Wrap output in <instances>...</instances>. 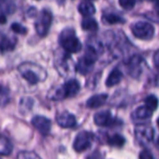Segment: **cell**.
<instances>
[{
    "instance_id": "obj_4",
    "label": "cell",
    "mask_w": 159,
    "mask_h": 159,
    "mask_svg": "<svg viewBox=\"0 0 159 159\" xmlns=\"http://www.w3.org/2000/svg\"><path fill=\"white\" fill-rule=\"evenodd\" d=\"M132 34L139 39L150 40L154 36V27L148 22H137L131 26Z\"/></svg>"
},
{
    "instance_id": "obj_1",
    "label": "cell",
    "mask_w": 159,
    "mask_h": 159,
    "mask_svg": "<svg viewBox=\"0 0 159 159\" xmlns=\"http://www.w3.org/2000/svg\"><path fill=\"white\" fill-rule=\"evenodd\" d=\"M18 69L23 78L30 84H37L47 78L46 71L41 66L32 63H23L18 66Z\"/></svg>"
},
{
    "instance_id": "obj_7",
    "label": "cell",
    "mask_w": 159,
    "mask_h": 159,
    "mask_svg": "<svg viewBox=\"0 0 159 159\" xmlns=\"http://www.w3.org/2000/svg\"><path fill=\"white\" fill-rule=\"evenodd\" d=\"M94 122L97 125L103 127L113 126L119 123V121L112 116L110 111H102L96 113L94 116Z\"/></svg>"
},
{
    "instance_id": "obj_3",
    "label": "cell",
    "mask_w": 159,
    "mask_h": 159,
    "mask_svg": "<svg viewBox=\"0 0 159 159\" xmlns=\"http://www.w3.org/2000/svg\"><path fill=\"white\" fill-rule=\"evenodd\" d=\"M52 14L48 10H43L39 12V14L37 17L36 23H35V28L40 37H45L49 29L52 25Z\"/></svg>"
},
{
    "instance_id": "obj_33",
    "label": "cell",
    "mask_w": 159,
    "mask_h": 159,
    "mask_svg": "<svg viewBox=\"0 0 159 159\" xmlns=\"http://www.w3.org/2000/svg\"><path fill=\"white\" fill-rule=\"evenodd\" d=\"M156 4H155V11H156V13L159 15V0L157 2H155Z\"/></svg>"
},
{
    "instance_id": "obj_12",
    "label": "cell",
    "mask_w": 159,
    "mask_h": 159,
    "mask_svg": "<svg viewBox=\"0 0 159 159\" xmlns=\"http://www.w3.org/2000/svg\"><path fill=\"white\" fill-rule=\"evenodd\" d=\"M108 99V95L106 94H98L91 97L87 102H86V107L89 109H98L101 106H103Z\"/></svg>"
},
{
    "instance_id": "obj_26",
    "label": "cell",
    "mask_w": 159,
    "mask_h": 159,
    "mask_svg": "<svg viewBox=\"0 0 159 159\" xmlns=\"http://www.w3.org/2000/svg\"><path fill=\"white\" fill-rule=\"evenodd\" d=\"M17 159H41L39 154L32 151H24L18 153Z\"/></svg>"
},
{
    "instance_id": "obj_9",
    "label": "cell",
    "mask_w": 159,
    "mask_h": 159,
    "mask_svg": "<svg viewBox=\"0 0 159 159\" xmlns=\"http://www.w3.org/2000/svg\"><path fill=\"white\" fill-rule=\"evenodd\" d=\"M56 122L63 128H73L77 125L76 117L67 111L59 113L56 117Z\"/></svg>"
},
{
    "instance_id": "obj_17",
    "label": "cell",
    "mask_w": 159,
    "mask_h": 159,
    "mask_svg": "<svg viewBox=\"0 0 159 159\" xmlns=\"http://www.w3.org/2000/svg\"><path fill=\"white\" fill-rule=\"evenodd\" d=\"M94 66V63L87 60L85 57H82L81 59L79 60L78 64H77V66H76V69L79 73L81 74H88L91 70H92V67Z\"/></svg>"
},
{
    "instance_id": "obj_14",
    "label": "cell",
    "mask_w": 159,
    "mask_h": 159,
    "mask_svg": "<svg viewBox=\"0 0 159 159\" xmlns=\"http://www.w3.org/2000/svg\"><path fill=\"white\" fill-rule=\"evenodd\" d=\"M79 12L84 17H90L96 13V8L90 1H83L78 7Z\"/></svg>"
},
{
    "instance_id": "obj_31",
    "label": "cell",
    "mask_w": 159,
    "mask_h": 159,
    "mask_svg": "<svg viewBox=\"0 0 159 159\" xmlns=\"http://www.w3.org/2000/svg\"><path fill=\"white\" fill-rule=\"evenodd\" d=\"M88 159H103V158H102V155L99 153V152H96Z\"/></svg>"
},
{
    "instance_id": "obj_6",
    "label": "cell",
    "mask_w": 159,
    "mask_h": 159,
    "mask_svg": "<svg viewBox=\"0 0 159 159\" xmlns=\"http://www.w3.org/2000/svg\"><path fill=\"white\" fill-rule=\"evenodd\" d=\"M153 135H154V131L152 127L149 125H140L135 128V138L139 145L145 146L149 144L153 139Z\"/></svg>"
},
{
    "instance_id": "obj_35",
    "label": "cell",
    "mask_w": 159,
    "mask_h": 159,
    "mask_svg": "<svg viewBox=\"0 0 159 159\" xmlns=\"http://www.w3.org/2000/svg\"><path fill=\"white\" fill-rule=\"evenodd\" d=\"M148 1H151V2H157L158 0H148Z\"/></svg>"
},
{
    "instance_id": "obj_29",
    "label": "cell",
    "mask_w": 159,
    "mask_h": 159,
    "mask_svg": "<svg viewBox=\"0 0 159 159\" xmlns=\"http://www.w3.org/2000/svg\"><path fill=\"white\" fill-rule=\"evenodd\" d=\"M139 158V159H153V156L148 149H144L143 151L140 152Z\"/></svg>"
},
{
    "instance_id": "obj_8",
    "label": "cell",
    "mask_w": 159,
    "mask_h": 159,
    "mask_svg": "<svg viewBox=\"0 0 159 159\" xmlns=\"http://www.w3.org/2000/svg\"><path fill=\"white\" fill-rule=\"evenodd\" d=\"M32 125L42 135H48L51 132L52 129V122L50 119L44 117V116H40V115H37L32 119Z\"/></svg>"
},
{
    "instance_id": "obj_16",
    "label": "cell",
    "mask_w": 159,
    "mask_h": 159,
    "mask_svg": "<svg viewBox=\"0 0 159 159\" xmlns=\"http://www.w3.org/2000/svg\"><path fill=\"white\" fill-rule=\"evenodd\" d=\"M16 39L13 38H10L7 36H3L0 38V51L5 52L12 51L16 46Z\"/></svg>"
},
{
    "instance_id": "obj_19",
    "label": "cell",
    "mask_w": 159,
    "mask_h": 159,
    "mask_svg": "<svg viewBox=\"0 0 159 159\" xmlns=\"http://www.w3.org/2000/svg\"><path fill=\"white\" fill-rule=\"evenodd\" d=\"M16 11V5L12 0H0V13L10 15Z\"/></svg>"
},
{
    "instance_id": "obj_21",
    "label": "cell",
    "mask_w": 159,
    "mask_h": 159,
    "mask_svg": "<svg viewBox=\"0 0 159 159\" xmlns=\"http://www.w3.org/2000/svg\"><path fill=\"white\" fill-rule=\"evenodd\" d=\"M82 28L85 31H97L98 29V25L97 21L91 17H86L82 22Z\"/></svg>"
},
{
    "instance_id": "obj_11",
    "label": "cell",
    "mask_w": 159,
    "mask_h": 159,
    "mask_svg": "<svg viewBox=\"0 0 159 159\" xmlns=\"http://www.w3.org/2000/svg\"><path fill=\"white\" fill-rule=\"evenodd\" d=\"M152 111H151L149 108H147L145 105L140 106L135 110V111L132 113V119L134 122L137 121H144L147 119H150L152 115Z\"/></svg>"
},
{
    "instance_id": "obj_15",
    "label": "cell",
    "mask_w": 159,
    "mask_h": 159,
    "mask_svg": "<svg viewBox=\"0 0 159 159\" xmlns=\"http://www.w3.org/2000/svg\"><path fill=\"white\" fill-rule=\"evenodd\" d=\"M123 79V73L121 72L120 69L114 68L108 76L107 81H106V85L108 87H112L114 85H117Z\"/></svg>"
},
{
    "instance_id": "obj_20",
    "label": "cell",
    "mask_w": 159,
    "mask_h": 159,
    "mask_svg": "<svg viewBox=\"0 0 159 159\" xmlns=\"http://www.w3.org/2000/svg\"><path fill=\"white\" fill-rule=\"evenodd\" d=\"M107 142L111 146L114 147H122L125 143V139L120 134H113L107 138Z\"/></svg>"
},
{
    "instance_id": "obj_10",
    "label": "cell",
    "mask_w": 159,
    "mask_h": 159,
    "mask_svg": "<svg viewBox=\"0 0 159 159\" xmlns=\"http://www.w3.org/2000/svg\"><path fill=\"white\" fill-rule=\"evenodd\" d=\"M63 90H64L66 98H73L80 91V84H79L78 81H76V80H74V79L69 80L68 82H66L63 85Z\"/></svg>"
},
{
    "instance_id": "obj_5",
    "label": "cell",
    "mask_w": 159,
    "mask_h": 159,
    "mask_svg": "<svg viewBox=\"0 0 159 159\" xmlns=\"http://www.w3.org/2000/svg\"><path fill=\"white\" fill-rule=\"evenodd\" d=\"M95 140V135L88 131H81L76 136L73 148L77 152H83L88 150Z\"/></svg>"
},
{
    "instance_id": "obj_28",
    "label": "cell",
    "mask_w": 159,
    "mask_h": 159,
    "mask_svg": "<svg viewBox=\"0 0 159 159\" xmlns=\"http://www.w3.org/2000/svg\"><path fill=\"white\" fill-rule=\"evenodd\" d=\"M11 29H12L15 33L20 34V35L26 34V32H27V28L25 27L24 25L18 24V23H13L12 25H11Z\"/></svg>"
},
{
    "instance_id": "obj_18",
    "label": "cell",
    "mask_w": 159,
    "mask_h": 159,
    "mask_svg": "<svg viewBox=\"0 0 159 159\" xmlns=\"http://www.w3.org/2000/svg\"><path fill=\"white\" fill-rule=\"evenodd\" d=\"M13 145L11 140L3 135H0V155H9L12 152Z\"/></svg>"
},
{
    "instance_id": "obj_22",
    "label": "cell",
    "mask_w": 159,
    "mask_h": 159,
    "mask_svg": "<svg viewBox=\"0 0 159 159\" xmlns=\"http://www.w3.org/2000/svg\"><path fill=\"white\" fill-rule=\"evenodd\" d=\"M102 21L107 24V25H115V24H122L125 23V19H123L121 16L114 14V13H109V14H105L102 17Z\"/></svg>"
},
{
    "instance_id": "obj_25",
    "label": "cell",
    "mask_w": 159,
    "mask_h": 159,
    "mask_svg": "<svg viewBox=\"0 0 159 159\" xmlns=\"http://www.w3.org/2000/svg\"><path fill=\"white\" fill-rule=\"evenodd\" d=\"M33 106V100L30 98H22L21 103H20V109L23 113H26L32 109Z\"/></svg>"
},
{
    "instance_id": "obj_34",
    "label": "cell",
    "mask_w": 159,
    "mask_h": 159,
    "mask_svg": "<svg viewBox=\"0 0 159 159\" xmlns=\"http://www.w3.org/2000/svg\"><path fill=\"white\" fill-rule=\"evenodd\" d=\"M155 145H156V148L159 150V138H158V139L156 140V142H155Z\"/></svg>"
},
{
    "instance_id": "obj_23",
    "label": "cell",
    "mask_w": 159,
    "mask_h": 159,
    "mask_svg": "<svg viewBox=\"0 0 159 159\" xmlns=\"http://www.w3.org/2000/svg\"><path fill=\"white\" fill-rule=\"evenodd\" d=\"M11 99V96H10V90L0 84V107H5Z\"/></svg>"
},
{
    "instance_id": "obj_37",
    "label": "cell",
    "mask_w": 159,
    "mask_h": 159,
    "mask_svg": "<svg viewBox=\"0 0 159 159\" xmlns=\"http://www.w3.org/2000/svg\"><path fill=\"white\" fill-rule=\"evenodd\" d=\"M0 159H1V158H0Z\"/></svg>"
},
{
    "instance_id": "obj_30",
    "label": "cell",
    "mask_w": 159,
    "mask_h": 159,
    "mask_svg": "<svg viewBox=\"0 0 159 159\" xmlns=\"http://www.w3.org/2000/svg\"><path fill=\"white\" fill-rule=\"evenodd\" d=\"M152 61H153V65L156 68L159 69V50L156 51L153 54V57H152Z\"/></svg>"
},
{
    "instance_id": "obj_32",
    "label": "cell",
    "mask_w": 159,
    "mask_h": 159,
    "mask_svg": "<svg viewBox=\"0 0 159 159\" xmlns=\"http://www.w3.org/2000/svg\"><path fill=\"white\" fill-rule=\"evenodd\" d=\"M7 22V18H6V16L5 15H0V24H5Z\"/></svg>"
},
{
    "instance_id": "obj_13",
    "label": "cell",
    "mask_w": 159,
    "mask_h": 159,
    "mask_svg": "<svg viewBox=\"0 0 159 159\" xmlns=\"http://www.w3.org/2000/svg\"><path fill=\"white\" fill-rule=\"evenodd\" d=\"M143 59L139 55H134L128 62V70L131 76L136 77L140 74V65Z\"/></svg>"
},
{
    "instance_id": "obj_36",
    "label": "cell",
    "mask_w": 159,
    "mask_h": 159,
    "mask_svg": "<svg viewBox=\"0 0 159 159\" xmlns=\"http://www.w3.org/2000/svg\"><path fill=\"white\" fill-rule=\"evenodd\" d=\"M156 123H157V126L159 127V118L157 119V121H156Z\"/></svg>"
},
{
    "instance_id": "obj_27",
    "label": "cell",
    "mask_w": 159,
    "mask_h": 159,
    "mask_svg": "<svg viewBox=\"0 0 159 159\" xmlns=\"http://www.w3.org/2000/svg\"><path fill=\"white\" fill-rule=\"evenodd\" d=\"M119 5L126 11L132 10L136 5V0H119Z\"/></svg>"
},
{
    "instance_id": "obj_2",
    "label": "cell",
    "mask_w": 159,
    "mask_h": 159,
    "mask_svg": "<svg viewBox=\"0 0 159 159\" xmlns=\"http://www.w3.org/2000/svg\"><path fill=\"white\" fill-rule=\"evenodd\" d=\"M59 43L67 52H78L82 50V43L71 28H66L62 31L59 36Z\"/></svg>"
},
{
    "instance_id": "obj_24",
    "label": "cell",
    "mask_w": 159,
    "mask_h": 159,
    "mask_svg": "<svg viewBox=\"0 0 159 159\" xmlns=\"http://www.w3.org/2000/svg\"><path fill=\"white\" fill-rule=\"evenodd\" d=\"M144 103H145V106L147 108H149L151 111H154L157 109V106H158V99L156 98L155 96L150 95L144 99Z\"/></svg>"
}]
</instances>
